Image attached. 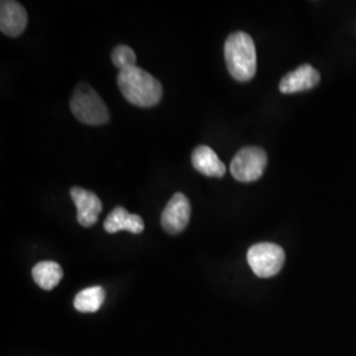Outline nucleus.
Masks as SVG:
<instances>
[{"label":"nucleus","instance_id":"9d476101","mask_svg":"<svg viewBox=\"0 0 356 356\" xmlns=\"http://www.w3.org/2000/svg\"><path fill=\"white\" fill-rule=\"evenodd\" d=\"M191 164L197 172L206 177H223L226 166L210 147L200 145L191 154Z\"/></svg>","mask_w":356,"mask_h":356},{"label":"nucleus","instance_id":"4468645a","mask_svg":"<svg viewBox=\"0 0 356 356\" xmlns=\"http://www.w3.org/2000/svg\"><path fill=\"white\" fill-rule=\"evenodd\" d=\"M111 60L113 64L120 70L136 66V54L127 45H118L111 53Z\"/></svg>","mask_w":356,"mask_h":356},{"label":"nucleus","instance_id":"39448f33","mask_svg":"<svg viewBox=\"0 0 356 356\" xmlns=\"http://www.w3.org/2000/svg\"><path fill=\"white\" fill-rule=\"evenodd\" d=\"M267 164V153L263 148L245 147L234 156L229 172L239 182H254L261 178Z\"/></svg>","mask_w":356,"mask_h":356},{"label":"nucleus","instance_id":"6e6552de","mask_svg":"<svg viewBox=\"0 0 356 356\" xmlns=\"http://www.w3.org/2000/svg\"><path fill=\"white\" fill-rule=\"evenodd\" d=\"M28 15L26 8L13 0L0 3V29L6 36L17 38L26 31Z\"/></svg>","mask_w":356,"mask_h":356},{"label":"nucleus","instance_id":"20e7f679","mask_svg":"<svg viewBox=\"0 0 356 356\" xmlns=\"http://www.w3.org/2000/svg\"><path fill=\"white\" fill-rule=\"evenodd\" d=\"M247 260L256 276L268 279L280 272L285 261V252L275 243H257L248 250Z\"/></svg>","mask_w":356,"mask_h":356},{"label":"nucleus","instance_id":"ddd939ff","mask_svg":"<svg viewBox=\"0 0 356 356\" xmlns=\"http://www.w3.org/2000/svg\"><path fill=\"white\" fill-rule=\"evenodd\" d=\"M106 293L102 286H91L78 293L74 298V307L81 313H95L101 309Z\"/></svg>","mask_w":356,"mask_h":356},{"label":"nucleus","instance_id":"1a4fd4ad","mask_svg":"<svg viewBox=\"0 0 356 356\" xmlns=\"http://www.w3.org/2000/svg\"><path fill=\"white\" fill-rule=\"evenodd\" d=\"M319 79L321 76L313 66L301 65L281 79L279 88L282 94L301 92L316 88L318 85Z\"/></svg>","mask_w":356,"mask_h":356},{"label":"nucleus","instance_id":"f8f14e48","mask_svg":"<svg viewBox=\"0 0 356 356\" xmlns=\"http://www.w3.org/2000/svg\"><path fill=\"white\" fill-rule=\"evenodd\" d=\"M32 276L40 288L44 291H51L60 284L64 270L56 261H41L32 269Z\"/></svg>","mask_w":356,"mask_h":356},{"label":"nucleus","instance_id":"7ed1b4c3","mask_svg":"<svg viewBox=\"0 0 356 356\" xmlns=\"http://www.w3.org/2000/svg\"><path fill=\"white\" fill-rule=\"evenodd\" d=\"M70 110L76 119L89 126H102L108 123L110 113L99 94L86 83L76 86L72 99Z\"/></svg>","mask_w":356,"mask_h":356},{"label":"nucleus","instance_id":"f03ea898","mask_svg":"<svg viewBox=\"0 0 356 356\" xmlns=\"http://www.w3.org/2000/svg\"><path fill=\"white\" fill-rule=\"evenodd\" d=\"M225 60L229 74L239 82L251 81L256 74L257 58L254 40L244 33H231L225 44Z\"/></svg>","mask_w":356,"mask_h":356},{"label":"nucleus","instance_id":"423d86ee","mask_svg":"<svg viewBox=\"0 0 356 356\" xmlns=\"http://www.w3.org/2000/svg\"><path fill=\"white\" fill-rule=\"evenodd\" d=\"M191 214V206L189 200L182 193H176L173 194L161 214V226L168 234H179L189 225Z\"/></svg>","mask_w":356,"mask_h":356},{"label":"nucleus","instance_id":"9b49d317","mask_svg":"<svg viewBox=\"0 0 356 356\" xmlns=\"http://www.w3.org/2000/svg\"><path fill=\"white\" fill-rule=\"evenodd\" d=\"M103 227L108 234H115L118 231L141 234L144 231V220L140 216L129 214L124 207L118 206L107 216Z\"/></svg>","mask_w":356,"mask_h":356},{"label":"nucleus","instance_id":"f257e3e1","mask_svg":"<svg viewBox=\"0 0 356 356\" xmlns=\"http://www.w3.org/2000/svg\"><path fill=\"white\" fill-rule=\"evenodd\" d=\"M118 86L128 102L139 107H153L163 98V85L139 66H131L118 74Z\"/></svg>","mask_w":356,"mask_h":356},{"label":"nucleus","instance_id":"0eeeda50","mask_svg":"<svg viewBox=\"0 0 356 356\" xmlns=\"http://www.w3.org/2000/svg\"><path fill=\"white\" fill-rule=\"evenodd\" d=\"M70 197L76 207V220L82 227H91L98 222L102 213V201L92 191L74 186L70 189Z\"/></svg>","mask_w":356,"mask_h":356}]
</instances>
